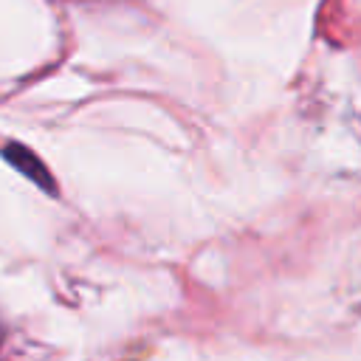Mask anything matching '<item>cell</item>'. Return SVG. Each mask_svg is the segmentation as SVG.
<instances>
[{"label":"cell","mask_w":361,"mask_h":361,"mask_svg":"<svg viewBox=\"0 0 361 361\" xmlns=\"http://www.w3.org/2000/svg\"><path fill=\"white\" fill-rule=\"evenodd\" d=\"M3 158L20 172V175H25L28 180H34L45 195H56V180H54V175L48 172V166L42 164V158L37 155V152H31L25 144H20V141H8V144H3Z\"/></svg>","instance_id":"6da1fadb"}]
</instances>
